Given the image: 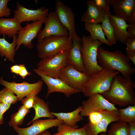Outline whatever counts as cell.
Segmentation results:
<instances>
[{
	"label": "cell",
	"mask_w": 135,
	"mask_h": 135,
	"mask_svg": "<svg viewBox=\"0 0 135 135\" xmlns=\"http://www.w3.org/2000/svg\"><path fill=\"white\" fill-rule=\"evenodd\" d=\"M135 87L131 78L118 74L114 77L109 90L102 95L114 106L124 107L135 105Z\"/></svg>",
	"instance_id": "cell-1"
},
{
	"label": "cell",
	"mask_w": 135,
	"mask_h": 135,
	"mask_svg": "<svg viewBox=\"0 0 135 135\" xmlns=\"http://www.w3.org/2000/svg\"><path fill=\"white\" fill-rule=\"evenodd\" d=\"M30 112V110L25 108L22 105L19 108L18 112L12 114L8 122L9 126L12 127H18L23 124L25 117Z\"/></svg>",
	"instance_id": "cell-27"
},
{
	"label": "cell",
	"mask_w": 135,
	"mask_h": 135,
	"mask_svg": "<svg viewBox=\"0 0 135 135\" xmlns=\"http://www.w3.org/2000/svg\"><path fill=\"white\" fill-rule=\"evenodd\" d=\"M87 9L80 18L82 22L99 24L103 21L106 12L100 9L92 0L86 2Z\"/></svg>",
	"instance_id": "cell-20"
},
{
	"label": "cell",
	"mask_w": 135,
	"mask_h": 135,
	"mask_svg": "<svg viewBox=\"0 0 135 135\" xmlns=\"http://www.w3.org/2000/svg\"><path fill=\"white\" fill-rule=\"evenodd\" d=\"M129 135H135V121L128 124Z\"/></svg>",
	"instance_id": "cell-40"
},
{
	"label": "cell",
	"mask_w": 135,
	"mask_h": 135,
	"mask_svg": "<svg viewBox=\"0 0 135 135\" xmlns=\"http://www.w3.org/2000/svg\"><path fill=\"white\" fill-rule=\"evenodd\" d=\"M36 95H37L34 93L31 94L26 96L25 98H23L21 101L23 106L28 110L32 108L34 97Z\"/></svg>",
	"instance_id": "cell-35"
},
{
	"label": "cell",
	"mask_w": 135,
	"mask_h": 135,
	"mask_svg": "<svg viewBox=\"0 0 135 135\" xmlns=\"http://www.w3.org/2000/svg\"><path fill=\"white\" fill-rule=\"evenodd\" d=\"M11 105L0 102V126L4 123V113L10 109Z\"/></svg>",
	"instance_id": "cell-36"
},
{
	"label": "cell",
	"mask_w": 135,
	"mask_h": 135,
	"mask_svg": "<svg viewBox=\"0 0 135 135\" xmlns=\"http://www.w3.org/2000/svg\"><path fill=\"white\" fill-rule=\"evenodd\" d=\"M104 110L95 111L90 113L88 116L89 119L88 122L93 124L99 122L103 117Z\"/></svg>",
	"instance_id": "cell-34"
},
{
	"label": "cell",
	"mask_w": 135,
	"mask_h": 135,
	"mask_svg": "<svg viewBox=\"0 0 135 135\" xmlns=\"http://www.w3.org/2000/svg\"><path fill=\"white\" fill-rule=\"evenodd\" d=\"M54 11L62 26L68 31L69 36L72 39L76 36L75 15L71 8L62 1L57 0Z\"/></svg>",
	"instance_id": "cell-12"
},
{
	"label": "cell",
	"mask_w": 135,
	"mask_h": 135,
	"mask_svg": "<svg viewBox=\"0 0 135 135\" xmlns=\"http://www.w3.org/2000/svg\"><path fill=\"white\" fill-rule=\"evenodd\" d=\"M16 5L17 8L14 11V18L20 24L30 21H42L44 22L49 13V9L43 6L32 10L26 8L18 2Z\"/></svg>",
	"instance_id": "cell-13"
},
{
	"label": "cell",
	"mask_w": 135,
	"mask_h": 135,
	"mask_svg": "<svg viewBox=\"0 0 135 135\" xmlns=\"http://www.w3.org/2000/svg\"><path fill=\"white\" fill-rule=\"evenodd\" d=\"M82 108V106H79L74 110L70 112L51 113L56 118L63 121L65 124L73 128H77L78 126L77 123L83 119V117L80 114Z\"/></svg>",
	"instance_id": "cell-22"
},
{
	"label": "cell",
	"mask_w": 135,
	"mask_h": 135,
	"mask_svg": "<svg viewBox=\"0 0 135 135\" xmlns=\"http://www.w3.org/2000/svg\"><path fill=\"white\" fill-rule=\"evenodd\" d=\"M84 25L85 30L90 33L92 40H98L109 46H112L105 38L100 24L84 23Z\"/></svg>",
	"instance_id": "cell-25"
},
{
	"label": "cell",
	"mask_w": 135,
	"mask_h": 135,
	"mask_svg": "<svg viewBox=\"0 0 135 135\" xmlns=\"http://www.w3.org/2000/svg\"><path fill=\"white\" fill-rule=\"evenodd\" d=\"M110 21L113 27L115 36L117 41L126 45L127 40L131 38L127 31L128 24L124 20L112 15L110 11L108 12Z\"/></svg>",
	"instance_id": "cell-19"
},
{
	"label": "cell",
	"mask_w": 135,
	"mask_h": 135,
	"mask_svg": "<svg viewBox=\"0 0 135 135\" xmlns=\"http://www.w3.org/2000/svg\"><path fill=\"white\" fill-rule=\"evenodd\" d=\"M0 135H1L0 134Z\"/></svg>",
	"instance_id": "cell-45"
},
{
	"label": "cell",
	"mask_w": 135,
	"mask_h": 135,
	"mask_svg": "<svg viewBox=\"0 0 135 135\" xmlns=\"http://www.w3.org/2000/svg\"><path fill=\"white\" fill-rule=\"evenodd\" d=\"M112 5L114 16L135 24V0H112Z\"/></svg>",
	"instance_id": "cell-16"
},
{
	"label": "cell",
	"mask_w": 135,
	"mask_h": 135,
	"mask_svg": "<svg viewBox=\"0 0 135 135\" xmlns=\"http://www.w3.org/2000/svg\"><path fill=\"white\" fill-rule=\"evenodd\" d=\"M99 135H107L106 132H103L100 133Z\"/></svg>",
	"instance_id": "cell-44"
},
{
	"label": "cell",
	"mask_w": 135,
	"mask_h": 135,
	"mask_svg": "<svg viewBox=\"0 0 135 135\" xmlns=\"http://www.w3.org/2000/svg\"><path fill=\"white\" fill-rule=\"evenodd\" d=\"M119 73L115 70L103 69L98 73L92 74L84 84L82 92L88 97L96 94H101L109 90L114 77Z\"/></svg>",
	"instance_id": "cell-3"
},
{
	"label": "cell",
	"mask_w": 135,
	"mask_h": 135,
	"mask_svg": "<svg viewBox=\"0 0 135 135\" xmlns=\"http://www.w3.org/2000/svg\"><path fill=\"white\" fill-rule=\"evenodd\" d=\"M32 125L25 128L14 127L13 128L18 135H37L49 128L57 127L63 121L57 118L38 119L32 121Z\"/></svg>",
	"instance_id": "cell-15"
},
{
	"label": "cell",
	"mask_w": 135,
	"mask_h": 135,
	"mask_svg": "<svg viewBox=\"0 0 135 135\" xmlns=\"http://www.w3.org/2000/svg\"><path fill=\"white\" fill-rule=\"evenodd\" d=\"M69 50L62 51L55 55L42 59L37 64L38 68L45 75L60 78L61 70L67 64Z\"/></svg>",
	"instance_id": "cell-6"
},
{
	"label": "cell",
	"mask_w": 135,
	"mask_h": 135,
	"mask_svg": "<svg viewBox=\"0 0 135 135\" xmlns=\"http://www.w3.org/2000/svg\"><path fill=\"white\" fill-rule=\"evenodd\" d=\"M107 135H129L127 123L119 120L112 124Z\"/></svg>",
	"instance_id": "cell-29"
},
{
	"label": "cell",
	"mask_w": 135,
	"mask_h": 135,
	"mask_svg": "<svg viewBox=\"0 0 135 135\" xmlns=\"http://www.w3.org/2000/svg\"><path fill=\"white\" fill-rule=\"evenodd\" d=\"M101 26L105 35L106 37L108 42L112 46L115 44L117 42L115 38L112 26L110 23L108 12H106Z\"/></svg>",
	"instance_id": "cell-26"
},
{
	"label": "cell",
	"mask_w": 135,
	"mask_h": 135,
	"mask_svg": "<svg viewBox=\"0 0 135 135\" xmlns=\"http://www.w3.org/2000/svg\"><path fill=\"white\" fill-rule=\"evenodd\" d=\"M35 112V115L32 120L27 124L29 125L33 121L42 117L54 119L55 116L50 112L48 102H45L37 95L35 96L32 107Z\"/></svg>",
	"instance_id": "cell-23"
},
{
	"label": "cell",
	"mask_w": 135,
	"mask_h": 135,
	"mask_svg": "<svg viewBox=\"0 0 135 135\" xmlns=\"http://www.w3.org/2000/svg\"><path fill=\"white\" fill-rule=\"evenodd\" d=\"M126 52H135V38H130L126 42Z\"/></svg>",
	"instance_id": "cell-37"
},
{
	"label": "cell",
	"mask_w": 135,
	"mask_h": 135,
	"mask_svg": "<svg viewBox=\"0 0 135 135\" xmlns=\"http://www.w3.org/2000/svg\"><path fill=\"white\" fill-rule=\"evenodd\" d=\"M89 76L80 72L71 65L67 64L61 70L60 78L70 86L82 90Z\"/></svg>",
	"instance_id": "cell-14"
},
{
	"label": "cell",
	"mask_w": 135,
	"mask_h": 135,
	"mask_svg": "<svg viewBox=\"0 0 135 135\" xmlns=\"http://www.w3.org/2000/svg\"><path fill=\"white\" fill-rule=\"evenodd\" d=\"M103 118L99 122L93 124L88 122L84 127L88 135H98L103 132H106L108 125L113 122L119 120L118 111L104 110Z\"/></svg>",
	"instance_id": "cell-17"
},
{
	"label": "cell",
	"mask_w": 135,
	"mask_h": 135,
	"mask_svg": "<svg viewBox=\"0 0 135 135\" xmlns=\"http://www.w3.org/2000/svg\"><path fill=\"white\" fill-rule=\"evenodd\" d=\"M88 98L82 102V108L80 114L83 117L88 116L91 113L96 111L104 110L118 111L114 105L101 94H96Z\"/></svg>",
	"instance_id": "cell-9"
},
{
	"label": "cell",
	"mask_w": 135,
	"mask_h": 135,
	"mask_svg": "<svg viewBox=\"0 0 135 135\" xmlns=\"http://www.w3.org/2000/svg\"><path fill=\"white\" fill-rule=\"evenodd\" d=\"M93 2L100 9L106 12L110 10L112 0H92Z\"/></svg>",
	"instance_id": "cell-33"
},
{
	"label": "cell",
	"mask_w": 135,
	"mask_h": 135,
	"mask_svg": "<svg viewBox=\"0 0 135 135\" xmlns=\"http://www.w3.org/2000/svg\"><path fill=\"white\" fill-rule=\"evenodd\" d=\"M72 46L67 57V64L72 66L78 71L84 72V66L81 53V38L77 35L72 38Z\"/></svg>",
	"instance_id": "cell-18"
},
{
	"label": "cell",
	"mask_w": 135,
	"mask_h": 135,
	"mask_svg": "<svg viewBox=\"0 0 135 135\" xmlns=\"http://www.w3.org/2000/svg\"><path fill=\"white\" fill-rule=\"evenodd\" d=\"M16 35L13 37L12 43L9 42L5 38H0V56L2 57H5L8 60L13 62H15V48L16 45V41L17 37Z\"/></svg>",
	"instance_id": "cell-24"
},
{
	"label": "cell",
	"mask_w": 135,
	"mask_h": 135,
	"mask_svg": "<svg viewBox=\"0 0 135 135\" xmlns=\"http://www.w3.org/2000/svg\"><path fill=\"white\" fill-rule=\"evenodd\" d=\"M72 45V39L69 36H52L38 42L36 48L38 56L42 59L69 50Z\"/></svg>",
	"instance_id": "cell-5"
},
{
	"label": "cell",
	"mask_w": 135,
	"mask_h": 135,
	"mask_svg": "<svg viewBox=\"0 0 135 135\" xmlns=\"http://www.w3.org/2000/svg\"><path fill=\"white\" fill-rule=\"evenodd\" d=\"M58 132L52 135H88L85 128H74L64 123L58 125Z\"/></svg>",
	"instance_id": "cell-28"
},
{
	"label": "cell",
	"mask_w": 135,
	"mask_h": 135,
	"mask_svg": "<svg viewBox=\"0 0 135 135\" xmlns=\"http://www.w3.org/2000/svg\"><path fill=\"white\" fill-rule=\"evenodd\" d=\"M43 23L42 21L28 23L18 32L16 41V46L15 51L19 49L22 44L30 49L32 48L33 44L32 42L34 38H37L38 33L41 30Z\"/></svg>",
	"instance_id": "cell-8"
},
{
	"label": "cell",
	"mask_w": 135,
	"mask_h": 135,
	"mask_svg": "<svg viewBox=\"0 0 135 135\" xmlns=\"http://www.w3.org/2000/svg\"><path fill=\"white\" fill-rule=\"evenodd\" d=\"M9 0H0V18L8 17L11 14V9L8 6Z\"/></svg>",
	"instance_id": "cell-32"
},
{
	"label": "cell",
	"mask_w": 135,
	"mask_h": 135,
	"mask_svg": "<svg viewBox=\"0 0 135 135\" xmlns=\"http://www.w3.org/2000/svg\"><path fill=\"white\" fill-rule=\"evenodd\" d=\"M128 58L135 65V52H126Z\"/></svg>",
	"instance_id": "cell-42"
},
{
	"label": "cell",
	"mask_w": 135,
	"mask_h": 135,
	"mask_svg": "<svg viewBox=\"0 0 135 135\" xmlns=\"http://www.w3.org/2000/svg\"><path fill=\"white\" fill-rule=\"evenodd\" d=\"M103 44L98 40H92L90 36L83 35L81 38V50L84 66V72L90 76L102 70L97 59L98 48Z\"/></svg>",
	"instance_id": "cell-4"
},
{
	"label": "cell",
	"mask_w": 135,
	"mask_h": 135,
	"mask_svg": "<svg viewBox=\"0 0 135 135\" xmlns=\"http://www.w3.org/2000/svg\"><path fill=\"white\" fill-rule=\"evenodd\" d=\"M43 82L42 80H39L32 84L25 81L20 83L15 82H10L4 80L2 77L0 78V84L9 89L15 94L18 101H19L30 94H38L42 90Z\"/></svg>",
	"instance_id": "cell-7"
},
{
	"label": "cell",
	"mask_w": 135,
	"mask_h": 135,
	"mask_svg": "<svg viewBox=\"0 0 135 135\" xmlns=\"http://www.w3.org/2000/svg\"><path fill=\"white\" fill-rule=\"evenodd\" d=\"M126 30L127 32L130 35L131 38H135V24H128Z\"/></svg>",
	"instance_id": "cell-39"
},
{
	"label": "cell",
	"mask_w": 135,
	"mask_h": 135,
	"mask_svg": "<svg viewBox=\"0 0 135 135\" xmlns=\"http://www.w3.org/2000/svg\"><path fill=\"white\" fill-rule=\"evenodd\" d=\"M37 135H52L51 133L48 130H46Z\"/></svg>",
	"instance_id": "cell-43"
},
{
	"label": "cell",
	"mask_w": 135,
	"mask_h": 135,
	"mask_svg": "<svg viewBox=\"0 0 135 135\" xmlns=\"http://www.w3.org/2000/svg\"><path fill=\"white\" fill-rule=\"evenodd\" d=\"M21 69V65H15L10 68L11 72L19 75V72Z\"/></svg>",
	"instance_id": "cell-41"
},
{
	"label": "cell",
	"mask_w": 135,
	"mask_h": 135,
	"mask_svg": "<svg viewBox=\"0 0 135 135\" xmlns=\"http://www.w3.org/2000/svg\"><path fill=\"white\" fill-rule=\"evenodd\" d=\"M21 69L19 72V75L22 78H24L27 76H30L31 73L28 72L27 70L25 65L23 64H21Z\"/></svg>",
	"instance_id": "cell-38"
},
{
	"label": "cell",
	"mask_w": 135,
	"mask_h": 135,
	"mask_svg": "<svg viewBox=\"0 0 135 135\" xmlns=\"http://www.w3.org/2000/svg\"><path fill=\"white\" fill-rule=\"evenodd\" d=\"M97 59L103 69L118 71L123 77L131 78L135 72V69L132 66L127 56L120 50L112 52L100 46L97 50Z\"/></svg>",
	"instance_id": "cell-2"
},
{
	"label": "cell",
	"mask_w": 135,
	"mask_h": 135,
	"mask_svg": "<svg viewBox=\"0 0 135 135\" xmlns=\"http://www.w3.org/2000/svg\"><path fill=\"white\" fill-rule=\"evenodd\" d=\"M119 120L126 123L135 121V105L129 106L126 108L118 110Z\"/></svg>",
	"instance_id": "cell-30"
},
{
	"label": "cell",
	"mask_w": 135,
	"mask_h": 135,
	"mask_svg": "<svg viewBox=\"0 0 135 135\" xmlns=\"http://www.w3.org/2000/svg\"><path fill=\"white\" fill-rule=\"evenodd\" d=\"M33 70L41 78L46 85L48 92L46 98L51 93L55 92L64 94L67 97L74 94L82 92L81 90L73 88L67 84L60 78H54L45 75L37 68Z\"/></svg>",
	"instance_id": "cell-11"
},
{
	"label": "cell",
	"mask_w": 135,
	"mask_h": 135,
	"mask_svg": "<svg viewBox=\"0 0 135 135\" xmlns=\"http://www.w3.org/2000/svg\"><path fill=\"white\" fill-rule=\"evenodd\" d=\"M22 28L21 24L14 18H0V36L13 38Z\"/></svg>",
	"instance_id": "cell-21"
},
{
	"label": "cell",
	"mask_w": 135,
	"mask_h": 135,
	"mask_svg": "<svg viewBox=\"0 0 135 135\" xmlns=\"http://www.w3.org/2000/svg\"><path fill=\"white\" fill-rule=\"evenodd\" d=\"M44 23V27L37 36L38 42L50 36H69L68 31L62 26L54 11L49 12Z\"/></svg>",
	"instance_id": "cell-10"
},
{
	"label": "cell",
	"mask_w": 135,
	"mask_h": 135,
	"mask_svg": "<svg viewBox=\"0 0 135 135\" xmlns=\"http://www.w3.org/2000/svg\"><path fill=\"white\" fill-rule=\"evenodd\" d=\"M18 101L14 94L8 88L5 87L0 91V102L10 104H15Z\"/></svg>",
	"instance_id": "cell-31"
}]
</instances>
